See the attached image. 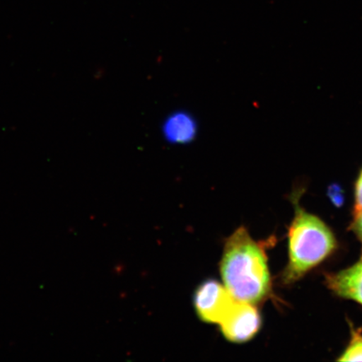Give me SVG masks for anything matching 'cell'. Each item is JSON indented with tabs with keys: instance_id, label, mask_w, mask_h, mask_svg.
<instances>
[{
	"instance_id": "6da1fadb",
	"label": "cell",
	"mask_w": 362,
	"mask_h": 362,
	"mask_svg": "<svg viewBox=\"0 0 362 362\" xmlns=\"http://www.w3.org/2000/svg\"><path fill=\"white\" fill-rule=\"evenodd\" d=\"M220 271L224 286L235 300L257 305L271 292L268 260L245 228H239L225 243Z\"/></svg>"
},
{
	"instance_id": "7a4b0ae2",
	"label": "cell",
	"mask_w": 362,
	"mask_h": 362,
	"mask_svg": "<svg viewBox=\"0 0 362 362\" xmlns=\"http://www.w3.org/2000/svg\"><path fill=\"white\" fill-rule=\"evenodd\" d=\"M296 214L288 230V264L283 274L291 284L320 264L334 251L337 240L327 224L298 205L293 194Z\"/></svg>"
},
{
	"instance_id": "3957f363",
	"label": "cell",
	"mask_w": 362,
	"mask_h": 362,
	"mask_svg": "<svg viewBox=\"0 0 362 362\" xmlns=\"http://www.w3.org/2000/svg\"><path fill=\"white\" fill-rule=\"evenodd\" d=\"M236 302L224 285L207 280L197 288L194 296L196 313L202 322L219 325Z\"/></svg>"
},
{
	"instance_id": "277c9868",
	"label": "cell",
	"mask_w": 362,
	"mask_h": 362,
	"mask_svg": "<svg viewBox=\"0 0 362 362\" xmlns=\"http://www.w3.org/2000/svg\"><path fill=\"white\" fill-rule=\"evenodd\" d=\"M219 325L221 334L228 341L244 343L259 332L262 319L255 305L236 300Z\"/></svg>"
},
{
	"instance_id": "5b68a950",
	"label": "cell",
	"mask_w": 362,
	"mask_h": 362,
	"mask_svg": "<svg viewBox=\"0 0 362 362\" xmlns=\"http://www.w3.org/2000/svg\"><path fill=\"white\" fill-rule=\"evenodd\" d=\"M327 284L338 296L362 305V261L337 274H329Z\"/></svg>"
},
{
	"instance_id": "8992f818",
	"label": "cell",
	"mask_w": 362,
	"mask_h": 362,
	"mask_svg": "<svg viewBox=\"0 0 362 362\" xmlns=\"http://www.w3.org/2000/svg\"><path fill=\"white\" fill-rule=\"evenodd\" d=\"M162 134L166 142L187 144L196 139L198 126L193 115L185 111H176L167 116L162 124Z\"/></svg>"
},
{
	"instance_id": "52a82bcc",
	"label": "cell",
	"mask_w": 362,
	"mask_h": 362,
	"mask_svg": "<svg viewBox=\"0 0 362 362\" xmlns=\"http://www.w3.org/2000/svg\"><path fill=\"white\" fill-rule=\"evenodd\" d=\"M339 361H362V336L352 330V338L345 351L338 359Z\"/></svg>"
},
{
	"instance_id": "ba28073f",
	"label": "cell",
	"mask_w": 362,
	"mask_h": 362,
	"mask_svg": "<svg viewBox=\"0 0 362 362\" xmlns=\"http://www.w3.org/2000/svg\"><path fill=\"white\" fill-rule=\"evenodd\" d=\"M356 212L362 211V170L356 184Z\"/></svg>"
},
{
	"instance_id": "9c48e42d",
	"label": "cell",
	"mask_w": 362,
	"mask_h": 362,
	"mask_svg": "<svg viewBox=\"0 0 362 362\" xmlns=\"http://www.w3.org/2000/svg\"><path fill=\"white\" fill-rule=\"evenodd\" d=\"M352 228L355 230L357 237L362 242V211L356 212L355 219L353 221Z\"/></svg>"
}]
</instances>
